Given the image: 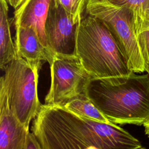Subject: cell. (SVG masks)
Instances as JSON below:
<instances>
[{"label": "cell", "instance_id": "8", "mask_svg": "<svg viewBox=\"0 0 149 149\" xmlns=\"http://www.w3.org/2000/svg\"><path fill=\"white\" fill-rule=\"evenodd\" d=\"M29 132L10 109L5 86L0 82V148L23 149Z\"/></svg>", "mask_w": 149, "mask_h": 149}, {"label": "cell", "instance_id": "12", "mask_svg": "<svg viewBox=\"0 0 149 149\" xmlns=\"http://www.w3.org/2000/svg\"><path fill=\"white\" fill-rule=\"evenodd\" d=\"M62 106L81 116L100 122L113 123L107 119L85 93L72 98Z\"/></svg>", "mask_w": 149, "mask_h": 149}, {"label": "cell", "instance_id": "6", "mask_svg": "<svg viewBox=\"0 0 149 149\" xmlns=\"http://www.w3.org/2000/svg\"><path fill=\"white\" fill-rule=\"evenodd\" d=\"M49 64L51 84L44 99L45 104L63 105L85 93L92 77L75 54H55Z\"/></svg>", "mask_w": 149, "mask_h": 149}, {"label": "cell", "instance_id": "3", "mask_svg": "<svg viewBox=\"0 0 149 149\" xmlns=\"http://www.w3.org/2000/svg\"><path fill=\"white\" fill-rule=\"evenodd\" d=\"M75 55L92 78L130 73L127 60L107 26L87 15L78 24Z\"/></svg>", "mask_w": 149, "mask_h": 149}, {"label": "cell", "instance_id": "13", "mask_svg": "<svg viewBox=\"0 0 149 149\" xmlns=\"http://www.w3.org/2000/svg\"><path fill=\"white\" fill-rule=\"evenodd\" d=\"M135 32L144 61L146 72L149 74V19L136 22Z\"/></svg>", "mask_w": 149, "mask_h": 149}, {"label": "cell", "instance_id": "16", "mask_svg": "<svg viewBox=\"0 0 149 149\" xmlns=\"http://www.w3.org/2000/svg\"><path fill=\"white\" fill-rule=\"evenodd\" d=\"M23 149H42L41 146L33 132H30L27 134Z\"/></svg>", "mask_w": 149, "mask_h": 149}, {"label": "cell", "instance_id": "9", "mask_svg": "<svg viewBox=\"0 0 149 149\" xmlns=\"http://www.w3.org/2000/svg\"><path fill=\"white\" fill-rule=\"evenodd\" d=\"M51 1L52 0H24L15 9L14 17L12 19L15 27H30L34 29L47 50L45 24Z\"/></svg>", "mask_w": 149, "mask_h": 149}, {"label": "cell", "instance_id": "11", "mask_svg": "<svg viewBox=\"0 0 149 149\" xmlns=\"http://www.w3.org/2000/svg\"><path fill=\"white\" fill-rule=\"evenodd\" d=\"M7 1L0 0V68L2 70L8 63L17 56L10 33L13 19L8 16Z\"/></svg>", "mask_w": 149, "mask_h": 149}, {"label": "cell", "instance_id": "17", "mask_svg": "<svg viewBox=\"0 0 149 149\" xmlns=\"http://www.w3.org/2000/svg\"><path fill=\"white\" fill-rule=\"evenodd\" d=\"M9 3L10 6H12L14 9H16L24 0H7Z\"/></svg>", "mask_w": 149, "mask_h": 149}, {"label": "cell", "instance_id": "4", "mask_svg": "<svg viewBox=\"0 0 149 149\" xmlns=\"http://www.w3.org/2000/svg\"><path fill=\"white\" fill-rule=\"evenodd\" d=\"M42 63L17 56L5 66V73L0 79L5 88L10 109L28 129L41 105L37 87Z\"/></svg>", "mask_w": 149, "mask_h": 149}, {"label": "cell", "instance_id": "2", "mask_svg": "<svg viewBox=\"0 0 149 149\" xmlns=\"http://www.w3.org/2000/svg\"><path fill=\"white\" fill-rule=\"evenodd\" d=\"M85 94L111 122L143 125L149 118V74L91 78Z\"/></svg>", "mask_w": 149, "mask_h": 149}, {"label": "cell", "instance_id": "15", "mask_svg": "<svg viewBox=\"0 0 149 149\" xmlns=\"http://www.w3.org/2000/svg\"><path fill=\"white\" fill-rule=\"evenodd\" d=\"M66 12L74 23H79L83 17L88 0H55Z\"/></svg>", "mask_w": 149, "mask_h": 149}, {"label": "cell", "instance_id": "10", "mask_svg": "<svg viewBox=\"0 0 149 149\" xmlns=\"http://www.w3.org/2000/svg\"><path fill=\"white\" fill-rule=\"evenodd\" d=\"M15 44L17 56L31 62H51L52 57L34 29L30 27H15Z\"/></svg>", "mask_w": 149, "mask_h": 149}, {"label": "cell", "instance_id": "1", "mask_svg": "<svg viewBox=\"0 0 149 149\" xmlns=\"http://www.w3.org/2000/svg\"><path fill=\"white\" fill-rule=\"evenodd\" d=\"M31 129L42 149L143 148L137 139L116 124L81 116L62 105H41Z\"/></svg>", "mask_w": 149, "mask_h": 149}, {"label": "cell", "instance_id": "7", "mask_svg": "<svg viewBox=\"0 0 149 149\" xmlns=\"http://www.w3.org/2000/svg\"><path fill=\"white\" fill-rule=\"evenodd\" d=\"M78 24L74 23L64 9L52 0L45 24L47 48L55 54H75Z\"/></svg>", "mask_w": 149, "mask_h": 149}, {"label": "cell", "instance_id": "14", "mask_svg": "<svg viewBox=\"0 0 149 149\" xmlns=\"http://www.w3.org/2000/svg\"><path fill=\"white\" fill-rule=\"evenodd\" d=\"M119 6H125L132 10L134 17V23L149 19V0H108Z\"/></svg>", "mask_w": 149, "mask_h": 149}, {"label": "cell", "instance_id": "18", "mask_svg": "<svg viewBox=\"0 0 149 149\" xmlns=\"http://www.w3.org/2000/svg\"><path fill=\"white\" fill-rule=\"evenodd\" d=\"M143 126L144 127L145 133L149 137V118L144 123Z\"/></svg>", "mask_w": 149, "mask_h": 149}, {"label": "cell", "instance_id": "5", "mask_svg": "<svg viewBox=\"0 0 149 149\" xmlns=\"http://www.w3.org/2000/svg\"><path fill=\"white\" fill-rule=\"evenodd\" d=\"M85 12L101 20L108 27L125 56L131 71H146L138 44L133 12L108 0H88Z\"/></svg>", "mask_w": 149, "mask_h": 149}]
</instances>
